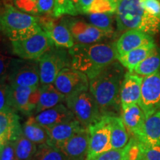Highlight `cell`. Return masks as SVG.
Listing matches in <instances>:
<instances>
[{"instance_id":"32","label":"cell","mask_w":160,"mask_h":160,"mask_svg":"<svg viewBox=\"0 0 160 160\" xmlns=\"http://www.w3.org/2000/svg\"><path fill=\"white\" fill-rule=\"evenodd\" d=\"M117 0H93L90 6L87 14L90 13H116Z\"/></svg>"},{"instance_id":"41","label":"cell","mask_w":160,"mask_h":160,"mask_svg":"<svg viewBox=\"0 0 160 160\" xmlns=\"http://www.w3.org/2000/svg\"><path fill=\"white\" fill-rule=\"evenodd\" d=\"M93 0H79L78 5V13L79 14H87L90 6Z\"/></svg>"},{"instance_id":"5","label":"cell","mask_w":160,"mask_h":160,"mask_svg":"<svg viewBox=\"0 0 160 160\" xmlns=\"http://www.w3.org/2000/svg\"><path fill=\"white\" fill-rule=\"evenodd\" d=\"M65 102L75 119L85 128L97 122L102 117L90 91H81L67 96Z\"/></svg>"},{"instance_id":"4","label":"cell","mask_w":160,"mask_h":160,"mask_svg":"<svg viewBox=\"0 0 160 160\" xmlns=\"http://www.w3.org/2000/svg\"><path fill=\"white\" fill-rule=\"evenodd\" d=\"M0 31L11 42L29 38L42 31L38 16L24 13L7 5L0 13Z\"/></svg>"},{"instance_id":"19","label":"cell","mask_w":160,"mask_h":160,"mask_svg":"<svg viewBox=\"0 0 160 160\" xmlns=\"http://www.w3.org/2000/svg\"><path fill=\"white\" fill-rule=\"evenodd\" d=\"M35 119L45 128H49L59 124L72 121L75 119V117L67 106L59 104L52 108L37 113Z\"/></svg>"},{"instance_id":"10","label":"cell","mask_w":160,"mask_h":160,"mask_svg":"<svg viewBox=\"0 0 160 160\" xmlns=\"http://www.w3.org/2000/svg\"><path fill=\"white\" fill-rule=\"evenodd\" d=\"M39 24L42 30L51 40L53 46L69 49L74 46V40L66 19L63 18L58 21L53 16H42Z\"/></svg>"},{"instance_id":"29","label":"cell","mask_w":160,"mask_h":160,"mask_svg":"<svg viewBox=\"0 0 160 160\" xmlns=\"http://www.w3.org/2000/svg\"><path fill=\"white\" fill-rule=\"evenodd\" d=\"M16 159L19 160H32L37 151V145L28 139L23 134L14 141Z\"/></svg>"},{"instance_id":"38","label":"cell","mask_w":160,"mask_h":160,"mask_svg":"<svg viewBox=\"0 0 160 160\" xmlns=\"http://www.w3.org/2000/svg\"><path fill=\"white\" fill-rule=\"evenodd\" d=\"M54 0H38V15H53Z\"/></svg>"},{"instance_id":"36","label":"cell","mask_w":160,"mask_h":160,"mask_svg":"<svg viewBox=\"0 0 160 160\" xmlns=\"http://www.w3.org/2000/svg\"><path fill=\"white\" fill-rule=\"evenodd\" d=\"M140 5L146 13L160 18V0H140Z\"/></svg>"},{"instance_id":"35","label":"cell","mask_w":160,"mask_h":160,"mask_svg":"<svg viewBox=\"0 0 160 160\" xmlns=\"http://www.w3.org/2000/svg\"><path fill=\"white\" fill-rule=\"evenodd\" d=\"M13 3L17 9L30 13L31 15H38V0H13Z\"/></svg>"},{"instance_id":"24","label":"cell","mask_w":160,"mask_h":160,"mask_svg":"<svg viewBox=\"0 0 160 160\" xmlns=\"http://www.w3.org/2000/svg\"><path fill=\"white\" fill-rule=\"evenodd\" d=\"M139 142L147 146H160V111L146 119Z\"/></svg>"},{"instance_id":"20","label":"cell","mask_w":160,"mask_h":160,"mask_svg":"<svg viewBox=\"0 0 160 160\" xmlns=\"http://www.w3.org/2000/svg\"><path fill=\"white\" fill-rule=\"evenodd\" d=\"M142 157V144L132 137L123 148L111 149L92 160H139Z\"/></svg>"},{"instance_id":"39","label":"cell","mask_w":160,"mask_h":160,"mask_svg":"<svg viewBox=\"0 0 160 160\" xmlns=\"http://www.w3.org/2000/svg\"><path fill=\"white\" fill-rule=\"evenodd\" d=\"M16 158L14 142H9L2 147L0 153V160H14Z\"/></svg>"},{"instance_id":"18","label":"cell","mask_w":160,"mask_h":160,"mask_svg":"<svg viewBox=\"0 0 160 160\" xmlns=\"http://www.w3.org/2000/svg\"><path fill=\"white\" fill-rule=\"evenodd\" d=\"M90 134L88 128L73 136L60 147L67 160H86L88 151Z\"/></svg>"},{"instance_id":"2","label":"cell","mask_w":160,"mask_h":160,"mask_svg":"<svg viewBox=\"0 0 160 160\" xmlns=\"http://www.w3.org/2000/svg\"><path fill=\"white\" fill-rule=\"evenodd\" d=\"M68 53L71 67L85 73L90 80L117 59L114 43L76 44Z\"/></svg>"},{"instance_id":"33","label":"cell","mask_w":160,"mask_h":160,"mask_svg":"<svg viewBox=\"0 0 160 160\" xmlns=\"http://www.w3.org/2000/svg\"><path fill=\"white\" fill-rule=\"evenodd\" d=\"M78 14L79 13L71 2V0H54L53 17L58 19L64 15L77 16Z\"/></svg>"},{"instance_id":"12","label":"cell","mask_w":160,"mask_h":160,"mask_svg":"<svg viewBox=\"0 0 160 160\" xmlns=\"http://www.w3.org/2000/svg\"><path fill=\"white\" fill-rule=\"evenodd\" d=\"M139 105L146 119L160 111V70L153 74L143 77Z\"/></svg>"},{"instance_id":"27","label":"cell","mask_w":160,"mask_h":160,"mask_svg":"<svg viewBox=\"0 0 160 160\" xmlns=\"http://www.w3.org/2000/svg\"><path fill=\"white\" fill-rule=\"evenodd\" d=\"M129 142L128 132L122 117L111 116V144L112 149L123 148Z\"/></svg>"},{"instance_id":"14","label":"cell","mask_w":160,"mask_h":160,"mask_svg":"<svg viewBox=\"0 0 160 160\" xmlns=\"http://www.w3.org/2000/svg\"><path fill=\"white\" fill-rule=\"evenodd\" d=\"M88 77L81 71L67 67L58 75L54 86L65 97L89 89Z\"/></svg>"},{"instance_id":"45","label":"cell","mask_w":160,"mask_h":160,"mask_svg":"<svg viewBox=\"0 0 160 160\" xmlns=\"http://www.w3.org/2000/svg\"><path fill=\"white\" fill-rule=\"evenodd\" d=\"M7 1H8V2H13V0H7Z\"/></svg>"},{"instance_id":"1","label":"cell","mask_w":160,"mask_h":160,"mask_svg":"<svg viewBox=\"0 0 160 160\" xmlns=\"http://www.w3.org/2000/svg\"><path fill=\"white\" fill-rule=\"evenodd\" d=\"M124 77L122 65L114 62L90 80L89 91L102 116H117L119 112L120 91Z\"/></svg>"},{"instance_id":"7","label":"cell","mask_w":160,"mask_h":160,"mask_svg":"<svg viewBox=\"0 0 160 160\" xmlns=\"http://www.w3.org/2000/svg\"><path fill=\"white\" fill-rule=\"evenodd\" d=\"M88 151L86 160H92L101 153L112 149L111 144V116L105 115L88 128Z\"/></svg>"},{"instance_id":"15","label":"cell","mask_w":160,"mask_h":160,"mask_svg":"<svg viewBox=\"0 0 160 160\" xmlns=\"http://www.w3.org/2000/svg\"><path fill=\"white\" fill-rule=\"evenodd\" d=\"M153 43H155V42L152 36L139 30L132 29L125 31L114 42V46L118 57L138 48Z\"/></svg>"},{"instance_id":"44","label":"cell","mask_w":160,"mask_h":160,"mask_svg":"<svg viewBox=\"0 0 160 160\" xmlns=\"http://www.w3.org/2000/svg\"><path fill=\"white\" fill-rule=\"evenodd\" d=\"M139 160H146V159H145V158H144L143 157H141V159H140Z\"/></svg>"},{"instance_id":"11","label":"cell","mask_w":160,"mask_h":160,"mask_svg":"<svg viewBox=\"0 0 160 160\" xmlns=\"http://www.w3.org/2000/svg\"><path fill=\"white\" fill-rule=\"evenodd\" d=\"M10 105L13 111L30 116L35 112L39 99V87L9 85Z\"/></svg>"},{"instance_id":"26","label":"cell","mask_w":160,"mask_h":160,"mask_svg":"<svg viewBox=\"0 0 160 160\" xmlns=\"http://www.w3.org/2000/svg\"><path fill=\"white\" fill-rule=\"evenodd\" d=\"M22 134L36 145L47 144L48 133L43 126L39 125L35 117H30L22 126Z\"/></svg>"},{"instance_id":"17","label":"cell","mask_w":160,"mask_h":160,"mask_svg":"<svg viewBox=\"0 0 160 160\" xmlns=\"http://www.w3.org/2000/svg\"><path fill=\"white\" fill-rule=\"evenodd\" d=\"M48 133V140L47 144L50 146L60 148L63 144L73 136L87 129L84 128L77 119L59 124L49 128H45Z\"/></svg>"},{"instance_id":"31","label":"cell","mask_w":160,"mask_h":160,"mask_svg":"<svg viewBox=\"0 0 160 160\" xmlns=\"http://www.w3.org/2000/svg\"><path fill=\"white\" fill-rule=\"evenodd\" d=\"M90 23L97 28L108 33H113V16L110 13H90Z\"/></svg>"},{"instance_id":"23","label":"cell","mask_w":160,"mask_h":160,"mask_svg":"<svg viewBox=\"0 0 160 160\" xmlns=\"http://www.w3.org/2000/svg\"><path fill=\"white\" fill-rule=\"evenodd\" d=\"M66 97L57 89L52 84L43 85L39 87V102L35 113H39L45 110L52 108L65 102Z\"/></svg>"},{"instance_id":"13","label":"cell","mask_w":160,"mask_h":160,"mask_svg":"<svg viewBox=\"0 0 160 160\" xmlns=\"http://www.w3.org/2000/svg\"><path fill=\"white\" fill-rule=\"evenodd\" d=\"M68 25L76 44L91 45L99 43L113 33L102 31L97 27L79 19H66Z\"/></svg>"},{"instance_id":"40","label":"cell","mask_w":160,"mask_h":160,"mask_svg":"<svg viewBox=\"0 0 160 160\" xmlns=\"http://www.w3.org/2000/svg\"><path fill=\"white\" fill-rule=\"evenodd\" d=\"M13 62L11 57L0 54V82H3L4 77L6 76V73L11 69Z\"/></svg>"},{"instance_id":"3","label":"cell","mask_w":160,"mask_h":160,"mask_svg":"<svg viewBox=\"0 0 160 160\" xmlns=\"http://www.w3.org/2000/svg\"><path fill=\"white\" fill-rule=\"evenodd\" d=\"M116 21L119 31L137 29L152 37L160 32V18L146 13L140 0H118Z\"/></svg>"},{"instance_id":"37","label":"cell","mask_w":160,"mask_h":160,"mask_svg":"<svg viewBox=\"0 0 160 160\" xmlns=\"http://www.w3.org/2000/svg\"><path fill=\"white\" fill-rule=\"evenodd\" d=\"M142 157L146 160H160V146H147L142 144Z\"/></svg>"},{"instance_id":"8","label":"cell","mask_w":160,"mask_h":160,"mask_svg":"<svg viewBox=\"0 0 160 160\" xmlns=\"http://www.w3.org/2000/svg\"><path fill=\"white\" fill-rule=\"evenodd\" d=\"M53 46L51 40L42 30L25 39L12 42L13 53L25 60L39 59Z\"/></svg>"},{"instance_id":"9","label":"cell","mask_w":160,"mask_h":160,"mask_svg":"<svg viewBox=\"0 0 160 160\" xmlns=\"http://www.w3.org/2000/svg\"><path fill=\"white\" fill-rule=\"evenodd\" d=\"M11 86L39 87L40 82L39 65L38 61L15 60L11 67L7 81Z\"/></svg>"},{"instance_id":"48","label":"cell","mask_w":160,"mask_h":160,"mask_svg":"<svg viewBox=\"0 0 160 160\" xmlns=\"http://www.w3.org/2000/svg\"><path fill=\"white\" fill-rule=\"evenodd\" d=\"M117 1H118V0H117Z\"/></svg>"},{"instance_id":"30","label":"cell","mask_w":160,"mask_h":160,"mask_svg":"<svg viewBox=\"0 0 160 160\" xmlns=\"http://www.w3.org/2000/svg\"><path fill=\"white\" fill-rule=\"evenodd\" d=\"M32 160H67L62 151L48 144L39 145Z\"/></svg>"},{"instance_id":"42","label":"cell","mask_w":160,"mask_h":160,"mask_svg":"<svg viewBox=\"0 0 160 160\" xmlns=\"http://www.w3.org/2000/svg\"><path fill=\"white\" fill-rule=\"evenodd\" d=\"M8 142H9L5 138L2 137V136H0V148H2L5 145H6Z\"/></svg>"},{"instance_id":"46","label":"cell","mask_w":160,"mask_h":160,"mask_svg":"<svg viewBox=\"0 0 160 160\" xmlns=\"http://www.w3.org/2000/svg\"><path fill=\"white\" fill-rule=\"evenodd\" d=\"M2 148H0V153H1V150H2Z\"/></svg>"},{"instance_id":"47","label":"cell","mask_w":160,"mask_h":160,"mask_svg":"<svg viewBox=\"0 0 160 160\" xmlns=\"http://www.w3.org/2000/svg\"><path fill=\"white\" fill-rule=\"evenodd\" d=\"M16 160H19V159H16Z\"/></svg>"},{"instance_id":"16","label":"cell","mask_w":160,"mask_h":160,"mask_svg":"<svg viewBox=\"0 0 160 160\" xmlns=\"http://www.w3.org/2000/svg\"><path fill=\"white\" fill-rule=\"evenodd\" d=\"M142 80L143 77L131 72L125 73L120 91L122 110L135 104H139Z\"/></svg>"},{"instance_id":"34","label":"cell","mask_w":160,"mask_h":160,"mask_svg":"<svg viewBox=\"0 0 160 160\" xmlns=\"http://www.w3.org/2000/svg\"><path fill=\"white\" fill-rule=\"evenodd\" d=\"M9 87L5 81L0 82V112L13 111L10 105Z\"/></svg>"},{"instance_id":"25","label":"cell","mask_w":160,"mask_h":160,"mask_svg":"<svg viewBox=\"0 0 160 160\" xmlns=\"http://www.w3.org/2000/svg\"><path fill=\"white\" fill-rule=\"evenodd\" d=\"M157 48L155 43L144 45L125 54L118 56L117 60L123 67L132 73L135 68L153 53Z\"/></svg>"},{"instance_id":"21","label":"cell","mask_w":160,"mask_h":160,"mask_svg":"<svg viewBox=\"0 0 160 160\" xmlns=\"http://www.w3.org/2000/svg\"><path fill=\"white\" fill-rule=\"evenodd\" d=\"M122 119L128 133L137 139L142 132L146 121L145 113L139 104L122 110Z\"/></svg>"},{"instance_id":"28","label":"cell","mask_w":160,"mask_h":160,"mask_svg":"<svg viewBox=\"0 0 160 160\" xmlns=\"http://www.w3.org/2000/svg\"><path fill=\"white\" fill-rule=\"evenodd\" d=\"M160 70V49L157 48L153 53L135 68L132 73L145 77L157 73Z\"/></svg>"},{"instance_id":"22","label":"cell","mask_w":160,"mask_h":160,"mask_svg":"<svg viewBox=\"0 0 160 160\" xmlns=\"http://www.w3.org/2000/svg\"><path fill=\"white\" fill-rule=\"evenodd\" d=\"M22 134L20 118L13 111L0 112V136L8 142H14Z\"/></svg>"},{"instance_id":"6","label":"cell","mask_w":160,"mask_h":160,"mask_svg":"<svg viewBox=\"0 0 160 160\" xmlns=\"http://www.w3.org/2000/svg\"><path fill=\"white\" fill-rule=\"evenodd\" d=\"M40 83L50 85L54 83L59 73L71 65L68 52L64 48L53 46L39 59Z\"/></svg>"},{"instance_id":"43","label":"cell","mask_w":160,"mask_h":160,"mask_svg":"<svg viewBox=\"0 0 160 160\" xmlns=\"http://www.w3.org/2000/svg\"><path fill=\"white\" fill-rule=\"evenodd\" d=\"M71 2L73 3V6H74V7L76 8V9H77L78 11V5H79V0H71Z\"/></svg>"}]
</instances>
